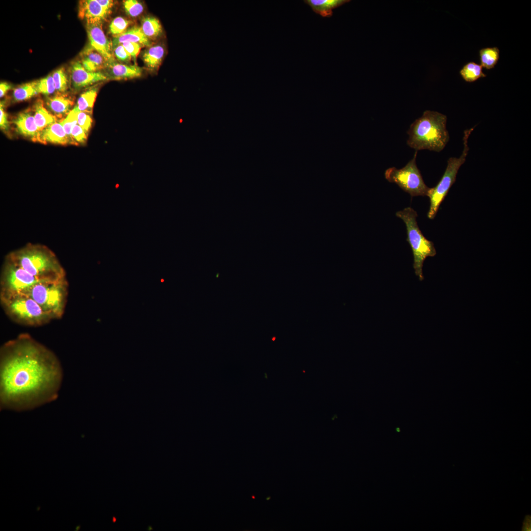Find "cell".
<instances>
[{
    "label": "cell",
    "mask_w": 531,
    "mask_h": 531,
    "mask_svg": "<svg viewBox=\"0 0 531 531\" xmlns=\"http://www.w3.org/2000/svg\"><path fill=\"white\" fill-rule=\"evenodd\" d=\"M62 370L56 355L30 334L22 333L0 349V406L30 410L57 398Z\"/></svg>",
    "instance_id": "1"
},
{
    "label": "cell",
    "mask_w": 531,
    "mask_h": 531,
    "mask_svg": "<svg viewBox=\"0 0 531 531\" xmlns=\"http://www.w3.org/2000/svg\"><path fill=\"white\" fill-rule=\"evenodd\" d=\"M6 257L41 281L54 282L66 278L56 255L45 245L28 243Z\"/></svg>",
    "instance_id": "2"
},
{
    "label": "cell",
    "mask_w": 531,
    "mask_h": 531,
    "mask_svg": "<svg viewBox=\"0 0 531 531\" xmlns=\"http://www.w3.org/2000/svg\"><path fill=\"white\" fill-rule=\"evenodd\" d=\"M446 122L445 115L436 111H424L411 124L407 131V145L417 151L423 149L441 151L449 140Z\"/></svg>",
    "instance_id": "3"
},
{
    "label": "cell",
    "mask_w": 531,
    "mask_h": 531,
    "mask_svg": "<svg viewBox=\"0 0 531 531\" xmlns=\"http://www.w3.org/2000/svg\"><path fill=\"white\" fill-rule=\"evenodd\" d=\"M396 216L404 222L407 230V241L409 242L413 257V267L420 281L424 279L423 266L428 257H434L437 253L434 243L428 240L419 229L416 211L411 207L405 208L396 213Z\"/></svg>",
    "instance_id": "4"
},
{
    "label": "cell",
    "mask_w": 531,
    "mask_h": 531,
    "mask_svg": "<svg viewBox=\"0 0 531 531\" xmlns=\"http://www.w3.org/2000/svg\"><path fill=\"white\" fill-rule=\"evenodd\" d=\"M0 302L8 318L21 325L38 326L53 320L34 299L26 295L0 297Z\"/></svg>",
    "instance_id": "5"
},
{
    "label": "cell",
    "mask_w": 531,
    "mask_h": 531,
    "mask_svg": "<svg viewBox=\"0 0 531 531\" xmlns=\"http://www.w3.org/2000/svg\"><path fill=\"white\" fill-rule=\"evenodd\" d=\"M68 294L66 278L54 282H41L34 285L27 293L54 319H59L64 314Z\"/></svg>",
    "instance_id": "6"
},
{
    "label": "cell",
    "mask_w": 531,
    "mask_h": 531,
    "mask_svg": "<svg viewBox=\"0 0 531 531\" xmlns=\"http://www.w3.org/2000/svg\"><path fill=\"white\" fill-rule=\"evenodd\" d=\"M473 128L466 129L464 131V148L462 154L459 157H451L448 159L445 170L440 180L436 186L430 188L428 190L427 196L429 198L430 206L427 217L431 220L435 217L440 205L455 182L459 169L466 161L469 150L468 139Z\"/></svg>",
    "instance_id": "7"
},
{
    "label": "cell",
    "mask_w": 531,
    "mask_h": 531,
    "mask_svg": "<svg viewBox=\"0 0 531 531\" xmlns=\"http://www.w3.org/2000/svg\"><path fill=\"white\" fill-rule=\"evenodd\" d=\"M44 282L5 257L0 276V298L26 295L36 284Z\"/></svg>",
    "instance_id": "8"
},
{
    "label": "cell",
    "mask_w": 531,
    "mask_h": 531,
    "mask_svg": "<svg viewBox=\"0 0 531 531\" xmlns=\"http://www.w3.org/2000/svg\"><path fill=\"white\" fill-rule=\"evenodd\" d=\"M417 151L413 158L402 168H389L385 171L384 177L389 182L396 184L412 197L427 196L429 188L425 183L416 164Z\"/></svg>",
    "instance_id": "9"
},
{
    "label": "cell",
    "mask_w": 531,
    "mask_h": 531,
    "mask_svg": "<svg viewBox=\"0 0 531 531\" xmlns=\"http://www.w3.org/2000/svg\"><path fill=\"white\" fill-rule=\"evenodd\" d=\"M86 30L89 45L104 58L107 63L115 61L112 42L105 34L102 23H87Z\"/></svg>",
    "instance_id": "10"
},
{
    "label": "cell",
    "mask_w": 531,
    "mask_h": 531,
    "mask_svg": "<svg viewBox=\"0 0 531 531\" xmlns=\"http://www.w3.org/2000/svg\"><path fill=\"white\" fill-rule=\"evenodd\" d=\"M71 82L73 89L79 90L94 83L108 80L101 72H91L86 70L80 61H74L70 68Z\"/></svg>",
    "instance_id": "11"
},
{
    "label": "cell",
    "mask_w": 531,
    "mask_h": 531,
    "mask_svg": "<svg viewBox=\"0 0 531 531\" xmlns=\"http://www.w3.org/2000/svg\"><path fill=\"white\" fill-rule=\"evenodd\" d=\"M110 11L103 8L97 0H86L80 2L79 16L87 23H101L105 20Z\"/></svg>",
    "instance_id": "12"
},
{
    "label": "cell",
    "mask_w": 531,
    "mask_h": 531,
    "mask_svg": "<svg viewBox=\"0 0 531 531\" xmlns=\"http://www.w3.org/2000/svg\"><path fill=\"white\" fill-rule=\"evenodd\" d=\"M104 74L108 80H120L139 77L142 74V69L136 65H126L116 61L107 63Z\"/></svg>",
    "instance_id": "13"
},
{
    "label": "cell",
    "mask_w": 531,
    "mask_h": 531,
    "mask_svg": "<svg viewBox=\"0 0 531 531\" xmlns=\"http://www.w3.org/2000/svg\"><path fill=\"white\" fill-rule=\"evenodd\" d=\"M12 122L18 133L33 141L39 142L40 131L35 123L34 116L30 112L19 114Z\"/></svg>",
    "instance_id": "14"
},
{
    "label": "cell",
    "mask_w": 531,
    "mask_h": 531,
    "mask_svg": "<svg viewBox=\"0 0 531 531\" xmlns=\"http://www.w3.org/2000/svg\"><path fill=\"white\" fill-rule=\"evenodd\" d=\"M39 142L44 144H74L66 134L60 121L56 122L40 131Z\"/></svg>",
    "instance_id": "15"
},
{
    "label": "cell",
    "mask_w": 531,
    "mask_h": 531,
    "mask_svg": "<svg viewBox=\"0 0 531 531\" xmlns=\"http://www.w3.org/2000/svg\"><path fill=\"white\" fill-rule=\"evenodd\" d=\"M80 62L86 70L91 72L104 69L107 63L104 58L90 45L82 52Z\"/></svg>",
    "instance_id": "16"
},
{
    "label": "cell",
    "mask_w": 531,
    "mask_h": 531,
    "mask_svg": "<svg viewBox=\"0 0 531 531\" xmlns=\"http://www.w3.org/2000/svg\"><path fill=\"white\" fill-rule=\"evenodd\" d=\"M46 104L49 109L56 117L61 118L67 115L73 105V101L68 96L64 94H57L48 97Z\"/></svg>",
    "instance_id": "17"
},
{
    "label": "cell",
    "mask_w": 531,
    "mask_h": 531,
    "mask_svg": "<svg viewBox=\"0 0 531 531\" xmlns=\"http://www.w3.org/2000/svg\"><path fill=\"white\" fill-rule=\"evenodd\" d=\"M307 4L316 13L323 17H330L333 14V9L349 2L348 0H305Z\"/></svg>",
    "instance_id": "18"
},
{
    "label": "cell",
    "mask_w": 531,
    "mask_h": 531,
    "mask_svg": "<svg viewBox=\"0 0 531 531\" xmlns=\"http://www.w3.org/2000/svg\"><path fill=\"white\" fill-rule=\"evenodd\" d=\"M126 42L138 43L147 46H149L151 44L150 40L143 33L141 28L138 27H134L121 34L114 37L112 41L113 49Z\"/></svg>",
    "instance_id": "19"
},
{
    "label": "cell",
    "mask_w": 531,
    "mask_h": 531,
    "mask_svg": "<svg viewBox=\"0 0 531 531\" xmlns=\"http://www.w3.org/2000/svg\"><path fill=\"white\" fill-rule=\"evenodd\" d=\"M165 55L163 46L156 45L150 47L143 54V59L146 67L149 70H156L161 64Z\"/></svg>",
    "instance_id": "20"
},
{
    "label": "cell",
    "mask_w": 531,
    "mask_h": 531,
    "mask_svg": "<svg viewBox=\"0 0 531 531\" xmlns=\"http://www.w3.org/2000/svg\"><path fill=\"white\" fill-rule=\"evenodd\" d=\"M34 118L39 131L57 122L56 116L47 111L44 106L43 101L40 99L37 100L34 105Z\"/></svg>",
    "instance_id": "21"
},
{
    "label": "cell",
    "mask_w": 531,
    "mask_h": 531,
    "mask_svg": "<svg viewBox=\"0 0 531 531\" xmlns=\"http://www.w3.org/2000/svg\"><path fill=\"white\" fill-rule=\"evenodd\" d=\"M480 65L487 70L495 67L500 58V50L497 47H486L479 51Z\"/></svg>",
    "instance_id": "22"
},
{
    "label": "cell",
    "mask_w": 531,
    "mask_h": 531,
    "mask_svg": "<svg viewBox=\"0 0 531 531\" xmlns=\"http://www.w3.org/2000/svg\"><path fill=\"white\" fill-rule=\"evenodd\" d=\"M462 78L467 82L472 83L486 76L480 64L471 61L465 64L460 70Z\"/></svg>",
    "instance_id": "23"
},
{
    "label": "cell",
    "mask_w": 531,
    "mask_h": 531,
    "mask_svg": "<svg viewBox=\"0 0 531 531\" xmlns=\"http://www.w3.org/2000/svg\"><path fill=\"white\" fill-rule=\"evenodd\" d=\"M98 89L97 87H92L86 90L81 94L76 105L79 111L91 114L92 108L97 96Z\"/></svg>",
    "instance_id": "24"
},
{
    "label": "cell",
    "mask_w": 531,
    "mask_h": 531,
    "mask_svg": "<svg viewBox=\"0 0 531 531\" xmlns=\"http://www.w3.org/2000/svg\"><path fill=\"white\" fill-rule=\"evenodd\" d=\"M142 31L149 39H155L162 32V28L159 21L153 17H147L142 21Z\"/></svg>",
    "instance_id": "25"
},
{
    "label": "cell",
    "mask_w": 531,
    "mask_h": 531,
    "mask_svg": "<svg viewBox=\"0 0 531 531\" xmlns=\"http://www.w3.org/2000/svg\"><path fill=\"white\" fill-rule=\"evenodd\" d=\"M37 94L38 93L31 82L15 88L13 90V97L14 101L18 102L28 100Z\"/></svg>",
    "instance_id": "26"
},
{
    "label": "cell",
    "mask_w": 531,
    "mask_h": 531,
    "mask_svg": "<svg viewBox=\"0 0 531 531\" xmlns=\"http://www.w3.org/2000/svg\"><path fill=\"white\" fill-rule=\"evenodd\" d=\"M32 83L38 93L49 95L56 90L52 75H49L44 78L32 82Z\"/></svg>",
    "instance_id": "27"
},
{
    "label": "cell",
    "mask_w": 531,
    "mask_h": 531,
    "mask_svg": "<svg viewBox=\"0 0 531 531\" xmlns=\"http://www.w3.org/2000/svg\"><path fill=\"white\" fill-rule=\"evenodd\" d=\"M79 110L75 106L73 109L67 115L66 118L60 121L63 128L68 138L72 141L73 144H75L71 138V131L73 127L77 124L78 121V115L79 113Z\"/></svg>",
    "instance_id": "28"
},
{
    "label": "cell",
    "mask_w": 531,
    "mask_h": 531,
    "mask_svg": "<svg viewBox=\"0 0 531 531\" xmlns=\"http://www.w3.org/2000/svg\"><path fill=\"white\" fill-rule=\"evenodd\" d=\"M52 76L56 90L63 92L68 89V81L63 68H60L55 71Z\"/></svg>",
    "instance_id": "29"
},
{
    "label": "cell",
    "mask_w": 531,
    "mask_h": 531,
    "mask_svg": "<svg viewBox=\"0 0 531 531\" xmlns=\"http://www.w3.org/2000/svg\"><path fill=\"white\" fill-rule=\"evenodd\" d=\"M129 25V22L126 19L118 16L114 18L111 22L109 29L110 32L114 37L118 36L125 31Z\"/></svg>",
    "instance_id": "30"
},
{
    "label": "cell",
    "mask_w": 531,
    "mask_h": 531,
    "mask_svg": "<svg viewBox=\"0 0 531 531\" xmlns=\"http://www.w3.org/2000/svg\"><path fill=\"white\" fill-rule=\"evenodd\" d=\"M123 6L126 13L132 17L139 16L144 10L143 4L136 0H126L123 1Z\"/></svg>",
    "instance_id": "31"
},
{
    "label": "cell",
    "mask_w": 531,
    "mask_h": 531,
    "mask_svg": "<svg viewBox=\"0 0 531 531\" xmlns=\"http://www.w3.org/2000/svg\"><path fill=\"white\" fill-rule=\"evenodd\" d=\"M91 114V113L86 112H79L78 115L77 124L83 128L87 134L91 128L92 123Z\"/></svg>",
    "instance_id": "32"
},
{
    "label": "cell",
    "mask_w": 531,
    "mask_h": 531,
    "mask_svg": "<svg viewBox=\"0 0 531 531\" xmlns=\"http://www.w3.org/2000/svg\"><path fill=\"white\" fill-rule=\"evenodd\" d=\"M71 138L74 143L84 144L87 139L88 134L79 125L76 124L71 131Z\"/></svg>",
    "instance_id": "33"
},
{
    "label": "cell",
    "mask_w": 531,
    "mask_h": 531,
    "mask_svg": "<svg viewBox=\"0 0 531 531\" xmlns=\"http://www.w3.org/2000/svg\"><path fill=\"white\" fill-rule=\"evenodd\" d=\"M113 54L118 60L124 62L130 61L132 59L131 56L121 44L113 49Z\"/></svg>",
    "instance_id": "34"
},
{
    "label": "cell",
    "mask_w": 531,
    "mask_h": 531,
    "mask_svg": "<svg viewBox=\"0 0 531 531\" xmlns=\"http://www.w3.org/2000/svg\"><path fill=\"white\" fill-rule=\"evenodd\" d=\"M121 44L122 45L126 51L131 56V58L134 59H136L140 53L141 48L143 46L138 43L130 42H124Z\"/></svg>",
    "instance_id": "35"
},
{
    "label": "cell",
    "mask_w": 531,
    "mask_h": 531,
    "mask_svg": "<svg viewBox=\"0 0 531 531\" xmlns=\"http://www.w3.org/2000/svg\"><path fill=\"white\" fill-rule=\"evenodd\" d=\"M0 129L5 132H7L9 128V122L6 113L4 110V104L0 102Z\"/></svg>",
    "instance_id": "36"
},
{
    "label": "cell",
    "mask_w": 531,
    "mask_h": 531,
    "mask_svg": "<svg viewBox=\"0 0 531 531\" xmlns=\"http://www.w3.org/2000/svg\"><path fill=\"white\" fill-rule=\"evenodd\" d=\"M11 88V86L6 82H1L0 84V97H3L8 90Z\"/></svg>",
    "instance_id": "37"
},
{
    "label": "cell",
    "mask_w": 531,
    "mask_h": 531,
    "mask_svg": "<svg viewBox=\"0 0 531 531\" xmlns=\"http://www.w3.org/2000/svg\"><path fill=\"white\" fill-rule=\"evenodd\" d=\"M97 2L105 9L110 11L113 5V1L111 0H97Z\"/></svg>",
    "instance_id": "38"
}]
</instances>
